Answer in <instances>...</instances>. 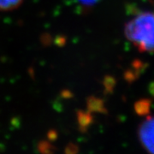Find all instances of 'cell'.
I'll use <instances>...</instances> for the list:
<instances>
[{
	"label": "cell",
	"instance_id": "1",
	"mask_svg": "<svg viewBox=\"0 0 154 154\" xmlns=\"http://www.w3.org/2000/svg\"><path fill=\"white\" fill-rule=\"evenodd\" d=\"M124 34L141 52H154V14L139 13L125 25Z\"/></svg>",
	"mask_w": 154,
	"mask_h": 154
},
{
	"label": "cell",
	"instance_id": "2",
	"mask_svg": "<svg viewBox=\"0 0 154 154\" xmlns=\"http://www.w3.org/2000/svg\"><path fill=\"white\" fill-rule=\"evenodd\" d=\"M138 135L144 148L154 154V116H148L140 125Z\"/></svg>",
	"mask_w": 154,
	"mask_h": 154
},
{
	"label": "cell",
	"instance_id": "3",
	"mask_svg": "<svg viewBox=\"0 0 154 154\" xmlns=\"http://www.w3.org/2000/svg\"><path fill=\"white\" fill-rule=\"evenodd\" d=\"M151 106H152V101L150 99H141L135 103L134 110L139 116H146L150 113Z\"/></svg>",
	"mask_w": 154,
	"mask_h": 154
},
{
	"label": "cell",
	"instance_id": "4",
	"mask_svg": "<svg viewBox=\"0 0 154 154\" xmlns=\"http://www.w3.org/2000/svg\"><path fill=\"white\" fill-rule=\"evenodd\" d=\"M24 0H0V11H10L18 8Z\"/></svg>",
	"mask_w": 154,
	"mask_h": 154
},
{
	"label": "cell",
	"instance_id": "5",
	"mask_svg": "<svg viewBox=\"0 0 154 154\" xmlns=\"http://www.w3.org/2000/svg\"><path fill=\"white\" fill-rule=\"evenodd\" d=\"M78 3H80L82 5L90 7V6L94 5L96 3H98L99 0H76Z\"/></svg>",
	"mask_w": 154,
	"mask_h": 154
},
{
	"label": "cell",
	"instance_id": "6",
	"mask_svg": "<svg viewBox=\"0 0 154 154\" xmlns=\"http://www.w3.org/2000/svg\"><path fill=\"white\" fill-rule=\"evenodd\" d=\"M149 93H150V94L152 96V97H154V82H151V84L149 85Z\"/></svg>",
	"mask_w": 154,
	"mask_h": 154
}]
</instances>
